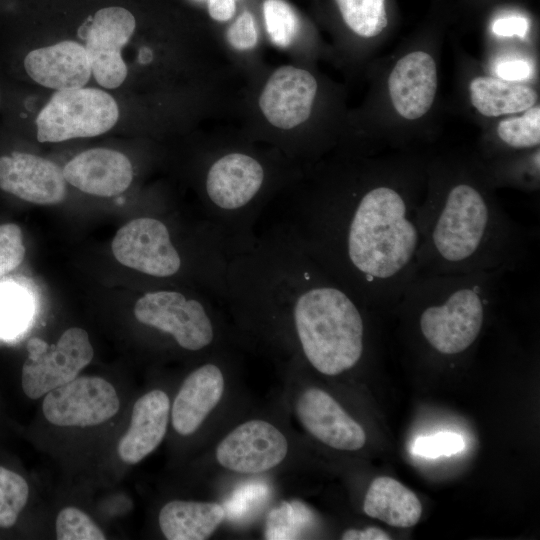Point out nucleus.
<instances>
[{
  "label": "nucleus",
  "mask_w": 540,
  "mask_h": 540,
  "mask_svg": "<svg viewBox=\"0 0 540 540\" xmlns=\"http://www.w3.org/2000/svg\"><path fill=\"white\" fill-rule=\"evenodd\" d=\"M58 540H104L102 530L83 511L75 507L63 508L56 519Z\"/></svg>",
  "instance_id": "nucleus-26"
},
{
  "label": "nucleus",
  "mask_w": 540,
  "mask_h": 540,
  "mask_svg": "<svg viewBox=\"0 0 540 540\" xmlns=\"http://www.w3.org/2000/svg\"><path fill=\"white\" fill-rule=\"evenodd\" d=\"M24 67L35 82L57 91L84 87L92 74L84 46L74 41L32 50Z\"/></svg>",
  "instance_id": "nucleus-15"
},
{
  "label": "nucleus",
  "mask_w": 540,
  "mask_h": 540,
  "mask_svg": "<svg viewBox=\"0 0 540 540\" xmlns=\"http://www.w3.org/2000/svg\"><path fill=\"white\" fill-rule=\"evenodd\" d=\"M363 511L386 524L409 528L418 523L422 504L416 494L394 478H375L365 495Z\"/></svg>",
  "instance_id": "nucleus-18"
},
{
  "label": "nucleus",
  "mask_w": 540,
  "mask_h": 540,
  "mask_svg": "<svg viewBox=\"0 0 540 540\" xmlns=\"http://www.w3.org/2000/svg\"><path fill=\"white\" fill-rule=\"evenodd\" d=\"M473 107L483 116L499 117L525 111L537 103V92L528 85L492 76H478L469 84Z\"/></svg>",
  "instance_id": "nucleus-20"
},
{
  "label": "nucleus",
  "mask_w": 540,
  "mask_h": 540,
  "mask_svg": "<svg viewBox=\"0 0 540 540\" xmlns=\"http://www.w3.org/2000/svg\"><path fill=\"white\" fill-rule=\"evenodd\" d=\"M21 316V305L16 299L7 298L5 302L0 303V325L9 328L18 324Z\"/></svg>",
  "instance_id": "nucleus-33"
},
{
  "label": "nucleus",
  "mask_w": 540,
  "mask_h": 540,
  "mask_svg": "<svg viewBox=\"0 0 540 540\" xmlns=\"http://www.w3.org/2000/svg\"><path fill=\"white\" fill-rule=\"evenodd\" d=\"M224 518L225 511L218 503L173 500L161 508L158 521L168 540H205Z\"/></svg>",
  "instance_id": "nucleus-19"
},
{
  "label": "nucleus",
  "mask_w": 540,
  "mask_h": 540,
  "mask_svg": "<svg viewBox=\"0 0 540 540\" xmlns=\"http://www.w3.org/2000/svg\"><path fill=\"white\" fill-rule=\"evenodd\" d=\"M428 174L417 215V273L506 275L528 261V230L499 204L482 171L452 161Z\"/></svg>",
  "instance_id": "nucleus-2"
},
{
  "label": "nucleus",
  "mask_w": 540,
  "mask_h": 540,
  "mask_svg": "<svg viewBox=\"0 0 540 540\" xmlns=\"http://www.w3.org/2000/svg\"><path fill=\"white\" fill-rule=\"evenodd\" d=\"M362 166L271 201L255 231L299 247L368 308L393 310L417 274L423 180L417 167Z\"/></svg>",
  "instance_id": "nucleus-1"
},
{
  "label": "nucleus",
  "mask_w": 540,
  "mask_h": 540,
  "mask_svg": "<svg viewBox=\"0 0 540 540\" xmlns=\"http://www.w3.org/2000/svg\"><path fill=\"white\" fill-rule=\"evenodd\" d=\"M67 183L80 191L112 197L123 193L133 179L130 160L108 148H93L72 158L62 169Z\"/></svg>",
  "instance_id": "nucleus-14"
},
{
  "label": "nucleus",
  "mask_w": 540,
  "mask_h": 540,
  "mask_svg": "<svg viewBox=\"0 0 540 540\" xmlns=\"http://www.w3.org/2000/svg\"><path fill=\"white\" fill-rule=\"evenodd\" d=\"M464 447L465 443L462 436L444 431L416 439L413 452L423 457L437 458L456 454L462 451Z\"/></svg>",
  "instance_id": "nucleus-28"
},
{
  "label": "nucleus",
  "mask_w": 540,
  "mask_h": 540,
  "mask_svg": "<svg viewBox=\"0 0 540 540\" xmlns=\"http://www.w3.org/2000/svg\"><path fill=\"white\" fill-rule=\"evenodd\" d=\"M119 116L115 99L96 88L59 90L36 118L39 142L94 137L110 130Z\"/></svg>",
  "instance_id": "nucleus-3"
},
{
  "label": "nucleus",
  "mask_w": 540,
  "mask_h": 540,
  "mask_svg": "<svg viewBox=\"0 0 540 540\" xmlns=\"http://www.w3.org/2000/svg\"><path fill=\"white\" fill-rule=\"evenodd\" d=\"M63 170L43 157L23 152L0 156V188L24 201L57 204L67 194Z\"/></svg>",
  "instance_id": "nucleus-11"
},
{
  "label": "nucleus",
  "mask_w": 540,
  "mask_h": 540,
  "mask_svg": "<svg viewBox=\"0 0 540 540\" xmlns=\"http://www.w3.org/2000/svg\"><path fill=\"white\" fill-rule=\"evenodd\" d=\"M314 521L309 507L299 501L283 502L272 509L266 520V539H297Z\"/></svg>",
  "instance_id": "nucleus-23"
},
{
  "label": "nucleus",
  "mask_w": 540,
  "mask_h": 540,
  "mask_svg": "<svg viewBox=\"0 0 540 540\" xmlns=\"http://www.w3.org/2000/svg\"><path fill=\"white\" fill-rule=\"evenodd\" d=\"M343 540H390L385 531L377 527H368L364 530L349 529L342 534Z\"/></svg>",
  "instance_id": "nucleus-34"
},
{
  "label": "nucleus",
  "mask_w": 540,
  "mask_h": 540,
  "mask_svg": "<svg viewBox=\"0 0 540 540\" xmlns=\"http://www.w3.org/2000/svg\"><path fill=\"white\" fill-rule=\"evenodd\" d=\"M170 413V400L162 390H152L134 404L128 430L120 439L118 455L128 464L148 456L163 440Z\"/></svg>",
  "instance_id": "nucleus-17"
},
{
  "label": "nucleus",
  "mask_w": 540,
  "mask_h": 540,
  "mask_svg": "<svg viewBox=\"0 0 540 540\" xmlns=\"http://www.w3.org/2000/svg\"><path fill=\"white\" fill-rule=\"evenodd\" d=\"M318 93V82L308 70L283 65L266 80L258 105L266 121L281 131H291L310 117Z\"/></svg>",
  "instance_id": "nucleus-9"
},
{
  "label": "nucleus",
  "mask_w": 540,
  "mask_h": 540,
  "mask_svg": "<svg viewBox=\"0 0 540 540\" xmlns=\"http://www.w3.org/2000/svg\"><path fill=\"white\" fill-rule=\"evenodd\" d=\"M119 407L114 387L95 376L74 378L46 393L42 403L45 418L61 427L99 425L114 416Z\"/></svg>",
  "instance_id": "nucleus-7"
},
{
  "label": "nucleus",
  "mask_w": 540,
  "mask_h": 540,
  "mask_svg": "<svg viewBox=\"0 0 540 540\" xmlns=\"http://www.w3.org/2000/svg\"><path fill=\"white\" fill-rule=\"evenodd\" d=\"M111 246L119 263L151 277H173L183 266L168 226L154 217L126 223L116 232Z\"/></svg>",
  "instance_id": "nucleus-6"
},
{
  "label": "nucleus",
  "mask_w": 540,
  "mask_h": 540,
  "mask_svg": "<svg viewBox=\"0 0 540 540\" xmlns=\"http://www.w3.org/2000/svg\"><path fill=\"white\" fill-rule=\"evenodd\" d=\"M133 312L138 322L171 335L185 350L199 351L214 341L215 326L206 304L181 291L146 292L136 301Z\"/></svg>",
  "instance_id": "nucleus-4"
},
{
  "label": "nucleus",
  "mask_w": 540,
  "mask_h": 540,
  "mask_svg": "<svg viewBox=\"0 0 540 540\" xmlns=\"http://www.w3.org/2000/svg\"><path fill=\"white\" fill-rule=\"evenodd\" d=\"M438 87L434 58L417 50L403 55L388 78V92L395 111L404 119L416 120L431 109Z\"/></svg>",
  "instance_id": "nucleus-13"
},
{
  "label": "nucleus",
  "mask_w": 540,
  "mask_h": 540,
  "mask_svg": "<svg viewBox=\"0 0 540 540\" xmlns=\"http://www.w3.org/2000/svg\"><path fill=\"white\" fill-rule=\"evenodd\" d=\"M208 12L213 20L226 22L236 12V0H208Z\"/></svg>",
  "instance_id": "nucleus-32"
},
{
  "label": "nucleus",
  "mask_w": 540,
  "mask_h": 540,
  "mask_svg": "<svg viewBox=\"0 0 540 540\" xmlns=\"http://www.w3.org/2000/svg\"><path fill=\"white\" fill-rule=\"evenodd\" d=\"M28 484L19 474L0 466V527H12L27 503Z\"/></svg>",
  "instance_id": "nucleus-25"
},
{
  "label": "nucleus",
  "mask_w": 540,
  "mask_h": 540,
  "mask_svg": "<svg viewBox=\"0 0 540 540\" xmlns=\"http://www.w3.org/2000/svg\"><path fill=\"white\" fill-rule=\"evenodd\" d=\"M227 41L238 51L253 49L258 43L255 19L250 11H243L227 30Z\"/></svg>",
  "instance_id": "nucleus-29"
},
{
  "label": "nucleus",
  "mask_w": 540,
  "mask_h": 540,
  "mask_svg": "<svg viewBox=\"0 0 540 540\" xmlns=\"http://www.w3.org/2000/svg\"><path fill=\"white\" fill-rule=\"evenodd\" d=\"M288 452L286 437L271 423L250 420L233 429L216 448L218 463L228 470L255 474L280 464Z\"/></svg>",
  "instance_id": "nucleus-10"
},
{
  "label": "nucleus",
  "mask_w": 540,
  "mask_h": 540,
  "mask_svg": "<svg viewBox=\"0 0 540 540\" xmlns=\"http://www.w3.org/2000/svg\"><path fill=\"white\" fill-rule=\"evenodd\" d=\"M135 18L122 7L98 10L85 32V51L91 72L101 86L119 87L127 76V67L121 49L135 30Z\"/></svg>",
  "instance_id": "nucleus-8"
},
{
  "label": "nucleus",
  "mask_w": 540,
  "mask_h": 540,
  "mask_svg": "<svg viewBox=\"0 0 540 540\" xmlns=\"http://www.w3.org/2000/svg\"><path fill=\"white\" fill-rule=\"evenodd\" d=\"M263 16L266 31L278 47L291 45L299 30V20L293 8L284 0H264Z\"/></svg>",
  "instance_id": "nucleus-24"
},
{
  "label": "nucleus",
  "mask_w": 540,
  "mask_h": 540,
  "mask_svg": "<svg viewBox=\"0 0 540 540\" xmlns=\"http://www.w3.org/2000/svg\"><path fill=\"white\" fill-rule=\"evenodd\" d=\"M27 350L21 382L24 393L31 399L70 382L93 358L88 333L79 327L64 331L55 344L33 337L27 343Z\"/></svg>",
  "instance_id": "nucleus-5"
},
{
  "label": "nucleus",
  "mask_w": 540,
  "mask_h": 540,
  "mask_svg": "<svg viewBox=\"0 0 540 540\" xmlns=\"http://www.w3.org/2000/svg\"><path fill=\"white\" fill-rule=\"evenodd\" d=\"M527 19L520 16H508L497 19L493 24V32L502 37H524L528 32Z\"/></svg>",
  "instance_id": "nucleus-31"
},
{
  "label": "nucleus",
  "mask_w": 540,
  "mask_h": 540,
  "mask_svg": "<svg viewBox=\"0 0 540 540\" xmlns=\"http://www.w3.org/2000/svg\"><path fill=\"white\" fill-rule=\"evenodd\" d=\"M224 378L218 366L204 364L183 381L172 406V425L183 436L193 434L219 403Z\"/></svg>",
  "instance_id": "nucleus-16"
},
{
  "label": "nucleus",
  "mask_w": 540,
  "mask_h": 540,
  "mask_svg": "<svg viewBox=\"0 0 540 540\" xmlns=\"http://www.w3.org/2000/svg\"><path fill=\"white\" fill-rule=\"evenodd\" d=\"M495 72L500 79L520 82L526 80L531 75L532 66L525 59L508 58L497 63Z\"/></svg>",
  "instance_id": "nucleus-30"
},
{
  "label": "nucleus",
  "mask_w": 540,
  "mask_h": 540,
  "mask_svg": "<svg viewBox=\"0 0 540 540\" xmlns=\"http://www.w3.org/2000/svg\"><path fill=\"white\" fill-rule=\"evenodd\" d=\"M302 426L320 442L338 450L355 451L366 442L362 426L319 388L305 390L296 403Z\"/></svg>",
  "instance_id": "nucleus-12"
},
{
  "label": "nucleus",
  "mask_w": 540,
  "mask_h": 540,
  "mask_svg": "<svg viewBox=\"0 0 540 540\" xmlns=\"http://www.w3.org/2000/svg\"><path fill=\"white\" fill-rule=\"evenodd\" d=\"M25 256L23 236L18 225H0V278L16 269Z\"/></svg>",
  "instance_id": "nucleus-27"
},
{
  "label": "nucleus",
  "mask_w": 540,
  "mask_h": 540,
  "mask_svg": "<svg viewBox=\"0 0 540 540\" xmlns=\"http://www.w3.org/2000/svg\"><path fill=\"white\" fill-rule=\"evenodd\" d=\"M345 25L361 38L380 35L388 24L385 0H335Z\"/></svg>",
  "instance_id": "nucleus-21"
},
{
  "label": "nucleus",
  "mask_w": 540,
  "mask_h": 540,
  "mask_svg": "<svg viewBox=\"0 0 540 540\" xmlns=\"http://www.w3.org/2000/svg\"><path fill=\"white\" fill-rule=\"evenodd\" d=\"M498 140L513 151L538 148L540 143V107L526 109L520 116L501 120L496 127Z\"/></svg>",
  "instance_id": "nucleus-22"
}]
</instances>
